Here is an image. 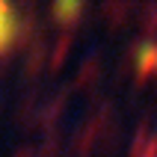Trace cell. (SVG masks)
<instances>
[{"label": "cell", "instance_id": "1", "mask_svg": "<svg viewBox=\"0 0 157 157\" xmlns=\"http://www.w3.org/2000/svg\"><path fill=\"white\" fill-rule=\"evenodd\" d=\"M12 36H15V18H12V9L0 3V51L12 42Z\"/></svg>", "mask_w": 157, "mask_h": 157}]
</instances>
